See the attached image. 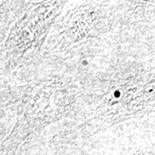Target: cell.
Segmentation results:
<instances>
[{"label": "cell", "mask_w": 155, "mask_h": 155, "mask_svg": "<svg viewBox=\"0 0 155 155\" xmlns=\"http://www.w3.org/2000/svg\"><path fill=\"white\" fill-rule=\"evenodd\" d=\"M121 95H122L121 91H118V90H116V91H114V97H115L116 98H119V97H121Z\"/></svg>", "instance_id": "1"}, {"label": "cell", "mask_w": 155, "mask_h": 155, "mask_svg": "<svg viewBox=\"0 0 155 155\" xmlns=\"http://www.w3.org/2000/svg\"><path fill=\"white\" fill-rule=\"evenodd\" d=\"M82 65H83V66H87V65H88V61H86V60H84V61H82Z\"/></svg>", "instance_id": "2"}]
</instances>
